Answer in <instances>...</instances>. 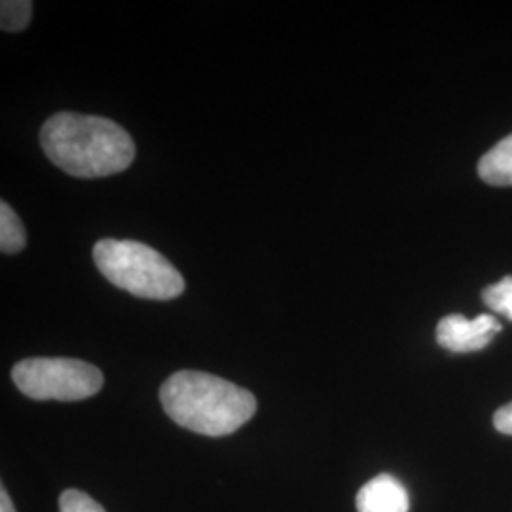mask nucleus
Wrapping results in <instances>:
<instances>
[{"label": "nucleus", "instance_id": "f8f14e48", "mask_svg": "<svg viewBox=\"0 0 512 512\" xmlns=\"http://www.w3.org/2000/svg\"><path fill=\"white\" fill-rule=\"evenodd\" d=\"M494 427L503 433L512 437V403L501 406L494 414Z\"/></svg>", "mask_w": 512, "mask_h": 512}, {"label": "nucleus", "instance_id": "1a4fd4ad", "mask_svg": "<svg viewBox=\"0 0 512 512\" xmlns=\"http://www.w3.org/2000/svg\"><path fill=\"white\" fill-rule=\"evenodd\" d=\"M33 18V2L29 0H4L0 4V27L8 33L23 31Z\"/></svg>", "mask_w": 512, "mask_h": 512}, {"label": "nucleus", "instance_id": "9d476101", "mask_svg": "<svg viewBox=\"0 0 512 512\" xmlns=\"http://www.w3.org/2000/svg\"><path fill=\"white\" fill-rule=\"evenodd\" d=\"M482 298L490 310L501 313L512 321V275H507L499 283L486 287Z\"/></svg>", "mask_w": 512, "mask_h": 512}, {"label": "nucleus", "instance_id": "39448f33", "mask_svg": "<svg viewBox=\"0 0 512 512\" xmlns=\"http://www.w3.org/2000/svg\"><path fill=\"white\" fill-rule=\"evenodd\" d=\"M501 332V325L494 315L484 313L476 319L463 315H448L440 319L437 327V342L454 353H471L490 346L495 334Z\"/></svg>", "mask_w": 512, "mask_h": 512}, {"label": "nucleus", "instance_id": "9b49d317", "mask_svg": "<svg viewBox=\"0 0 512 512\" xmlns=\"http://www.w3.org/2000/svg\"><path fill=\"white\" fill-rule=\"evenodd\" d=\"M61 512H107L90 495L80 490H65L59 497Z\"/></svg>", "mask_w": 512, "mask_h": 512}, {"label": "nucleus", "instance_id": "423d86ee", "mask_svg": "<svg viewBox=\"0 0 512 512\" xmlns=\"http://www.w3.org/2000/svg\"><path fill=\"white\" fill-rule=\"evenodd\" d=\"M355 505L359 512H408L410 499L395 476L378 475L359 490Z\"/></svg>", "mask_w": 512, "mask_h": 512}, {"label": "nucleus", "instance_id": "6e6552de", "mask_svg": "<svg viewBox=\"0 0 512 512\" xmlns=\"http://www.w3.org/2000/svg\"><path fill=\"white\" fill-rule=\"evenodd\" d=\"M27 236L18 213L6 202L0 203V251L4 255H16L25 249Z\"/></svg>", "mask_w": 512, "mask_h": 512}, {"label": "nucleus", "instance_id": "0eeeda50", "mask_svg": "<svg viewBox=\"0 0 512 512\" xmlns=\"http://www.w3.org/2000/svg\"><path fill=\"white\" fill-rule=\"evenodd\" d=\"M478 175L484 183L512 186V135L499 141L480 158Z\"/></svg>", "mask_w": 512, "mask_h": 512}, {"label": "nucleus", "instance_id": "7ed1b4c3", "mask_svg": "<svg viewBox=\"0 0 512 512\" xmlns=\"http://www.w3.org/2000/svg\"><path fill=\"white\" fill-rule=\"evenodd\" d=\"M93 260L110 283L137 298L173 300L184 293L181 272L156 249L131 239H101Z\"/></svg>", "mask_w": 512, "mask_h": 512}, {"label": "nucleus", "instance_id": "ddd939ff", "mask_svg": "<svg viewBox=\"0 0 512 512\" xmlns=\"http://www.w3.org/2000/svg\"><path fill=\"white\" fill-rule=\"evenodd\" d=\"M0 512H16V507H14L10 495L6 492V488L0 490Z\"/></svg>", "mask_w": 512, "mask_h": 512}, {"label": "nucleus", "instance_id": "20e7f679", "mask_svg": "<svg viewBox=\"0 0 512 512\" xmlns=\"http://www.w3.org/2000/svg\"><path fill=\"white\" fill-rule=\"evenodd\" d=\"M12 380L19 391L35 401H84L97 395L103 372L97 366L63 357H35L19 361L12 368Z\"/></svg>", "mask_w": 512, "mask_h": 512}, {"label": "nucleus", "instance_id": "f03ea898", "mask_svg": "<svg viewBox=\"0 0 512 512\" xmlns=\"http://www.w3.org/2000/svg\"><path fill=\"white\" fill-rule=\"evenodd\" d=\"M165 414L198 435L226 437L256 414L255 395L219 376L181 370L160 387Z\"/></svg>", "mask_w": 512, "mask_h": 512}, {"label": "nucleus", "instance_id": "f257e3e1", "mask_svg": "<svg viewBox=\"0 0 512 512\" xmlns=\"http://www.w3.org/2000/svg\"><path fill=\"white\" fill-rule=\"evenodd\" d=\"M40 145L52 164L78 179H99L126 171L135 145L126 129L109 118L57 112L40 129Z\"/></svg>", "mask_w": 512, "mask_h": 512}]
</instances>
